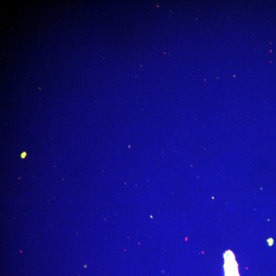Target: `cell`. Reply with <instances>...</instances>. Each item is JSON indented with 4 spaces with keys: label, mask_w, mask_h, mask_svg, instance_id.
Segmentation results:
<instances>
[{
    "label": "cell",
    "mask_w": 276,
    "mask_h": 276,
    "mask_svg": "<svg viewBox=\"0 0 276 276\" xmlns=\"http://www.w3.org/2000/svg\"><path fill=\"white\" fill-rule=\"evenodd\" d=\"M224 259L225 276H239L238 264L234 253L230 250H226L224 254Z\"/></svg>",
    "instance_id": "cell-1"
},
{
    "label": "cell",
    "mask_w": 276,
    "mask_h": 276,
    "mask_svg": "<svg viewBox=\"0 0 276 276\" xmlns=\"http://www.w3.org/2000/svg\"><path fill=\"white\" fill-rule=\"evenodd\" d=\"M26 155V152H23L21 155V156L22 158H24Z\"/></svg>",
    "instance_id": "cell-2"
}]
</instances>
